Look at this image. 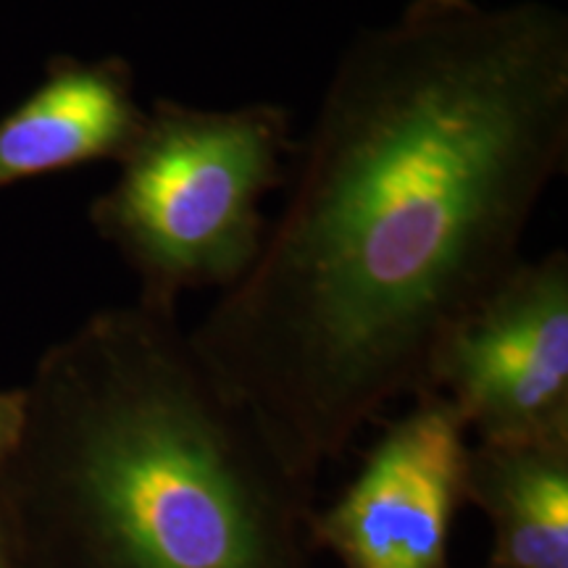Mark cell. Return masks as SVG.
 Wrapping results in <instances>:
<instances>
[{
    "instance_id": "6da1fadb",
    "label": "cell",
    "mask_w": 568,
    "mask_h": 568,
    "mask_svg": "<svg viewBox=\"0 0 568 568\" xmlns=\"http://www.w3.org/2000/svg\"><path fill=\"white\" fill-rule=\"evenodd\" d=\"M566 161L564 11L410 0L345 48L258 258L190 329L303 485L426 393Z\"/></svg>"
},
{
    "instance_id": "7a4b0ae2",
    "label": "cell",
    "mask_w": 568,
    "mask_h": 568,
    "mask_svg": "<svg viewBox=\"0 0 568 568\" xmlns=\"http://www.w3.org/2000/svg\"><path fill=\"white\" fill-rule=\"evenodd\" d=\"M311 493L142 297L40 355L0 466L21 568H314Z\"/></svg>"
},
{
    "instance_id": "3957f363",
    "label": "cell",
    "mask_w": 568,
    "mask_h": 568,
    "mask_svg": "<svg viewBox=\"0 0 568 568\" xmlns=\"http://www.w3.org/2000/svg\"><path fill=\"white\" fill-rule=\"evenodd\" d=\"M293 119L280 103L201 109L153 98L90 224L138 276L142 301L230 290L264 245L261 203L284 180Z\"/></svg>"
},
{
    "instance_id": "277c9868",
    "label": "cell",
    "mask_w": 568,
    "mask_h": 568,
    "mask_svg": "<svg viewBox=\"0 0 568 568\" xmlns=\"http://www.w3.org/2000/svg\"><path fill=\"white\" fill-rule=\"evenodd\" d=\"M426 393L487 443L568 437V253L524 258L445 337Z\"/></svg>"
},
{
    "instance_id": "5b68a950",
    "label": "cell",
    "mask_w": 568,
    "mask_h": 568,
    "mask_svg": "<svg viewBox=\"0 0 568 568\" xmlns=\"http://www.w3.org/2000/svg\"><path fill=\"white\" fill-rule=\"evenodd\" d=\"M466 450L468 432L443 397H414L376 437L345 493L311 514V542L345 568H447Z\"/></svg>"
},
{
    "instance_id": "8992f818",
    "label": "cell",
    "mask_w": 568,
    "mask_h": 568,
    "mask_svg": "<svg viewBox=\"0 0 568 568\" xmlns=\"http://www.w3.org/2000/svg\"><path fill=\"white\" fill-rule=\"evenodd\" d=\"M145 116L138 77L122 55H53L38 88L0 116V190L84 163H119Z\"/></svg>"
},
{
    "instance_id": "52a82bcc",
    "label": "cell",
    "mask_w": 568,
    "mask_h": 568,
    "mask_svg": "<svg viewBox=\"0 0 568 568\" xmlns=\"http://www.w3.org/2000/svg\"><path fill=\"white\" fill-rule=\"evenodd\" d=\"M464 503L487 516L493 566L568 568V437L468 443Z\"/></svg>"
},
{
    "instance_id": "ba28073f",
    "label": "cell",
    "mask_w": 568,
    "mask_h": 568,
    "mask_svg": "<svg viewBox=\"0 0 568 568\" xmlns=\"http://www.w3.org/2000/svg\"><path fill=\"white\" fill-rule=\"evenodd\" d=\"M24 426V387L0 389V466L11 456Z\"/></svg>"
},
{
    "instance_id": "9c48e42d",
    "label": "cell",
    "mask_w": 568,
    "mask_h": 568,
    "mask_svg": "<svg viewBox=\"0 0 568 568\" xmlns=\"http://www.w3.org/2000/svg\"><path fill=\"white\" fill-rule=\"evenodd\" d=\"M0 568H21L17 550H13L9 527L3 521V514H0Z\"/></svg>"
},
{
    "instance_id": "30bf717a",
    "label": "cell",
    "mask_w": 568,
    "mask_h": 568,
    "mask_svg": "<svg viewBox=\"0 0 568 568\" xmlns=\"http://www.w3.org/2000/svg\"><path fill=\"white\" fill-rule=\"evenodd\" d=\"M487 568H497V566H493V564H487Z\"/></svg>"
}]
</instances>
